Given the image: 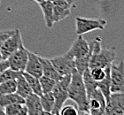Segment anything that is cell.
<instances>
[{"instance_id": "5", "label": "cell", "mask_w": 124, "mask_h": 115, "mask_svg": "<svg viewBox=\"0 0 124 115\" xmlns=\"http://www.w3.org/2000/svg\"><path fill=\"white\" fill-rule=\"evenodd\" d=\"M110 90L111 93L124 92V61H114L110 67Z\"/></svg>"}, {"instance_id": "31", "label": "cell", "mask_w": 124, "mask_h": 115, "mask_svg": "<svg viewBox=\"0 0 124 115\" xmlns=\"http://www.w3.org/2000/svg\"><path fill=\"white\" fill-rule=\"evenodd\" d=\"M66 1H67V2L68 3V4H69L70 5H72L73 4H74V3H75V1H76V0H66Z\"/></svg>"}, {"instance_id": "21", "label": "cell", "mask_w": 124, "mask_h": 115, "mask_svg": "<svg viewBox=\"0 0 124 115\" xmlns=\"http://www.w3.org/2000/svg\"><path fill=\"white\" fill-rule=\"evenodd\" d=\"M110 67L107 69L106 72V75L102 81L98 82V90L102 92V94L104 95V97L106 98V101L107 102L109 100L110 95H111V90H110Z\"/></svg>"}, {"instance_id": "14", "label": "cell", "mask_w": 124, "mask_h": 115, "mask_svg": "<svg viewBox=\"0 0 124 115\" xmlns=\"http://www.w3.org/2000/svg\"><path fill=\"white\" fill-rule=\"evenodd\" d=\"M71 5L66 0H58L53 3V21L54 23L61 21L70 14Z\"/></svg>"}, {"instance_id": "29", "label": "cell", "mask_w": 124, "mask_h": 115, "mask_svg": "<svg viewBox=\"0 0 124 115\" xmlns=\"http://www.w3.org/2000/svg\"><path fill=\"white\" fill-rule=\"evenodd\" d=\"M15 29H13V30H5L0 32V61L2 60V56H1V48H2V45L4 44V42L10 37L13 33H14Z\"/></svg>"}, {"instance_id": "9", "label": "cell", "mask_w": 124, "mask_h": 115, "mask_svg": "<svg viewBox=\"0 0 124 115\" xmlns=\"http://www.w3.org/2000/svg\"><path fill=\"white\" fill-rule=\"evenodd\" d=\"M9 65V68L17 72H24L28 62V50L24 45L13 52L6 59Z\"/></svg>"}, {"instance_id": "27", "label": "cell", "mask_w": 124, "mask_h": 115, "mask_svg": "<svg viewBox=\"0 0 124 115\" xmlns=\"http://www.w3.org/2000/svg\"><path fill=\"white\" fill-rule=\"evenodd\" d=\"M22 72H17L14 70H12L11 68L8 67L7 69H5V71H3L0 74V83H2L4 82L9 81V80H13L16 79L17 77L21 74Z\"/></svg>"}, {"instance_id": "32", "label": "cell", "mask_w": 124, "mask_h": 115, "mask_svg": "<svg viewBox=\"0 0 124 115\" xmlns=\"http://www.w3.org/2000/svg\"><path fill=\"white\" fill-rule=\"evenodd\" d=\"M34 1H36V3H38V4H40V3H42V2H44V0H34Z\"/></svg>"}, {"instance_id": "1", "label": "cell", "mask_w": 124, "mask_h": 115, "mask_svg": "<svg viewBox=\"0 0 124 115\" xmlns=\"http://www.w3.org/2000/svg\"><path fill=\"white\" fill-rule=\"evenodd\" d=\"M68 98L76 104L79 113L90 115L88 97L83 75L76 69L71 74V81L68 87Z\"/></svg>"}, {"instance_id": "24", "label": "cell", "mask_w": 124, "mask_h": 115, "mask_svg": "<svg viewBox=\"0 0 124 115\" xmlns=\"http://www.w3.org/2000/svg\"><path fill=\"white\" fill-rule=\"evenodd\" d=\"M39 81H40V84H41L43 93L52 92L55 84H56V82H57V81H55V80L52 79L50 77L45 76V75H42L39 78Z\"/></svg>"}, {"instance_id": "26", "label": "cell", "mask_w": 124, "mask_h": 115, "mask_svg": "<svg viewBox=\"0 0 124 115\" xmlns=\"http://www.w3.org/2000/svg\"><path fill=\"white\" fill-rule=\"evenodd\" d=\"M111 66H108L106 67V68H101V67H93V68L90 69V72H91V74L92 78L95 80L96 82H99V81H102V80L106 77V72H107V69Z\"/></svg>"}, {"instance_id": "15", "label": "cell", "mask_w": 124, "mask_h": 115, "mask_svg": "<svg viewBox=\"0 0 124 115\" xmlns=\"http://www.w3.org/2000/svg\"><path fill=\"white\" fill-rule=\"evenodd\" d=\"M39 59L41 61L42 67H43V75L50 77V78H52V79L55 80L57 82L61 79L62 76L58 73L57 70L53 67L52 63L51 62V59H46V58H43V57L40 56H39Z\"/></svg>"}, {"instance_id": "16", "label": "cell", "mask_w": 124, "mask_h": 115, "mask_svg": "<svg viewBox=\"0 0 124 115\" xmlns=\"http://www.w3.org/2000/svg\"><path fill=\"white\" fill-rule=\"evenodd\" d=\"M40 7L42 9L45 25L48 28H53V3L49 0H44V2L39 4Z\"/></svg>"}, {"instance_id": "8", "label": "cell", "mask_w": 124, "mask_h": 115, "mask_svg": "<svg viewBox=\"0 0 124 115\" xmlns=\"http://www.w3.org/2000/svg\"><path fill=\"white\" fill-rule=\"evenodd\" d=\"M23 45V40L21 37V31L15 29L14 33L8 37L2 45L1 48V56L2 60H6L8 57L12 55L15 51H17L21 46Z\"/></svg>"}, {"instance_id": "33", "label": "cell", "mask_w": 124, "mask_h": 115, "mask_svg": "<svg viewBox=\"0 0 124 115\" xmlns=\"http://www.w3.org/2000/svg\"><path fill=\"white\" fill-rule=\"evenodd\" d=\"M0 114H4V115H5V110H4V111H3V110H0Z\"/></svg>"}, {"instance_id": "22", "label": "cell", "mask_w": 124, "mask_h": 115, "mask_svg": "<svg viewBox=\"0 0 124 115\" xmlns=\"http://www.w3.org/2000/svg\"><path fill=\"white\" fill-rule=\"evenodd\" d=\"M22 74H23V76L25 77V79L27 80L28 83H29V86H30L32 92L36 95H38V96H41V95L43 94V90H42L39 78L33 76V75L28 74L26 72H22Z\"/></svg>"}, {"instance_id": "30", "label": "cell", "mask_w": 124, "mask_h": 115, "mask_svg": "<svg viewBox=\"0 0 124 115\" xmlns=\"http://www.w3.org/2000/svg\"><path fill=\"white\" fill-rule=\"evenodd\" d=\"M8 67H9V65H8L7 60H1L0 61V74L3 71H5V69H7Z\"/></svg>"}, {"instance_id": "19", "label": "cell", "mask_w": 124, "mask_h": 115, "mask_svg": "<svg viewBox=\"0 0 124 115\" xmlns=\"http://www.w3.org/2000/svg\"><path fill=\"white\" fill-rule=\"evenodd\" d=\"M5 115H28V109L25 104L15 103L12 104L5 108Z\"/></svg>"}, {"instance_id": "23", "label": "cell", "mask_w": 124, "mask_h": 115, "mask_svg": "<svg viewBox=\"0 0 124 115\" xmlns=\"http://www.w3.org/2000/svg\"><path fill=\"white\" fill-rule=\"evenodd\" d=\"M91 54H92V47H91V44H90V51H89V53L84 57H83V58H81V59H75V69L81 74H83V72L85 71L87 68H89V64H90V60H91Z\"/></svg>"}, {"instance_id": "12", "label": "cell", "mask_w": 124, "mask_h": 115, "mask_svg": "<svg viewBox=\"0 0 124 115\" xmlns=\"http://www.w3.org/2000/svg\"><path fill=\"white\" fill-rule=\"evenodd\" d=\"M24 72L37 78H40L43 75V67L41 61L39 59V56L29 50H28V62Z\"/></svg>"}, {"instance_id": "13", "label": "cell", "mask_w": 124, "mask_h": 115, "mask_svg": "<svg viewBox=\"0 0 124 115\" xmlns=\"http://www.w3.org/2000/svg\"><path fill=\"white\" fill-rule=\"evenodd\" d=\"M25 105L28 109V115L48 114L43 109L40 96L35 93H31L29 97L25 98Z\"/></svg>"}, {"instance_id": "35", "label": "cell", "mask_w": 124, "mask_h": 115, "mask_svg": "<svg viewBox=\"0 0 124 115\" xmlns=\"http://www.w3.org/2000/svg\"><path fill=\"white\" fill-rule=\"evenodd\" d=\"M0 4H1V0H0Z\"/></svg>"}, {"instance_id": "11", "label": "cell", "mask_w": 124, "mask_h": 115, "mask_svg": "<svg viewBox=\"0 0 124 115\" xmlns=\"http://www.w3.org/2000/svg\"><path fill=\"white\" fill-rule=\"evenodd\" d=\"M89 51H90V43H88L83 38V35H78L67 53L75 59H77L87 55Z\"/></svg>"}, {"instance_id": "18", "label": "cell", "mask_w": 124, "mask_h": 115, "mask_svg": "<svg viewBox=\"0 0 124 115\" xmlns=\"http://www.w3.org/2000/svg\"><path fill=\"white\" fill-rule=\"evenodd\" d=\"M15 103L25 104V98L19 96L16 92L0 96V107L1 108H5L7 105L15 104Z\"/></svg>"}, {"instance_id": "25", "label": "cell", "mask_w": 124, "mask_h": 115, "mask_svg": "<svg viewBox=\"0 0 124 115\" xmlns=\"http://www.w3.org/2000/svg\"><path fill=\"white\" fill-rule=\"evenodd\" d=\"M16 91V79L9 80L0 83V96Z\"/></svg>"}, {"instance_id": "4", "label": "cell", "mask_w": 124, "mask_h": 115, "mask_svg": "<svg viewBox=\"0 0 124 115\" xmlns=\"http://www.w3.org/2000/svg\"><path fill=\"white\" fill-rule=\"evenodd\" d=\"M106 24V21L103 19L82 18L77 16L75 18V33L78 36L94 30H104Z\"/></svg>"}, {"instance_id": "28", "label": "cell", "mask_w": 124, "mask_h": 115, "mask_svg": "<svg viewBox=\"0 0 124 115\" xmlns=\"http://www.w3.org/2000/svg\"><path fill=\"white\" fill-rule=\"evenodd\" d=\"M78 114H79L78 109L76 107H75L74 105H63L60 112V115H78Z\"/></svg>"}, {"instance_id": "7", "label": "cell", "mask_w": 124, "mask_h": 115, "mask_svg": "<svg viewBox=\"0 0 124 115\" xmlns=\"http://www.w3.org/2000/svg\"><path fill=\"white\" fill-rule=\"evenodd\" d=\"M51 59L53 67L57 70V72L61 75H68L73 73L75 69V59L69 56L67 53H65L60 56L54 57Z\"/></svg>"}, {"instance_id": "3", "label": "cell", "mask_w": 124, "mask_h": 115, "mask_svg": "<svg viewBox=\"0 0 124 115\" xmlns=\"http://www.w3.org/2000/svg\"><path fill=\"white\" fill-rule=\"evenodd\" d=\"M70 81H71V74H68V75L62 76L61 79L56 82L52 91L55 100L54 107L52 112V114H60L62 106L68 99V87H69Z\"/></svg>"}, {"instance_id": "20", "label": "cell", "mask_w": 124, "mask_h": 115, "mask_svg": "<svg viewBox=\"0 0 124 115\" xmlns=\"http://www.w3.org/2000/svg\"><path fill=\"white\" fill-rule=\"evenodd\" d=\"M41 99V104L43 106L44 112H46L48 114H52V112L53 110L55 104L54 97L52 92H48V93H43L40 96Z\"/></svg>"}, {"instance_id": "34", "label": "cell", "mask_w": 124, "mask_h": 115, "mask_svg": "<svg viewBox=\"0 0 124 115\" xmlns=\"http://www.w3.org/2000/svg\"><path fill=\"white\" fill-rule=\"evenodd\" d=\"M49 1H51V2H52V3H54V2H56V1H58V0H49Z\"/></svg>"}, {"instance_id": "2", "label": "cell", "mask_w": 124, "mask_h": 115, "mask_svg": "<svg viewBox=\"0 0 124 115\" xmlns=\"http://www.w3.org/2000/svg\"><path fill=\"white\" fill-rule=\"evenodd\" d=\"M101 39L97 37L90 43L92 47V54L89 64L90 69L93 67L106 68V67L111 66L114 61H115V49H103L101 47Z\"/></svg>"}, {"instance_id": "6", "label": "cell", "mask_w": 124, "mask_h": 115, "mask_svg": "<svg viewBox=\"0 0 124 115\" xmlns=\"http://www.w3.org/2000/svg\"><path fill=\"white\" fill-rule=\"evenodd\" d=\"M87 97L90 115L105 114L106 101L102 92L98 90V88L87 92Z\"/></svg>"}, {"instance_id": "10", "label": "cell", "mask_w": 124, "mask_h": 115, "mask_svg": "<svg viewBox=\"0 0 124 115\" xmlns=\"http://www.w3.org/2000/svg\"><path fill=\"white\" fill-rule=\"evenodd\" d=\"M105 114L124 115V92L111 93L106 102Z\"/></svg>"}, {"instance_id": "17", "label": "cell", "mask_w": 124, "mask_h": 115, "mask_svg": "<svg viewBox=\"0 0 124 115\" xmlns=\"http://www.w3.org/2000/svg\"><path fill=\"white\" fill-rule=\"evenodd\" d=\"M16 93L21 96L23 98H26L27 97H29V95L32 92L30 86L28 83L27 80L25 79V77L23 76V74L21 73L17 78H16Z\"/></svg>"}]
</instances>
